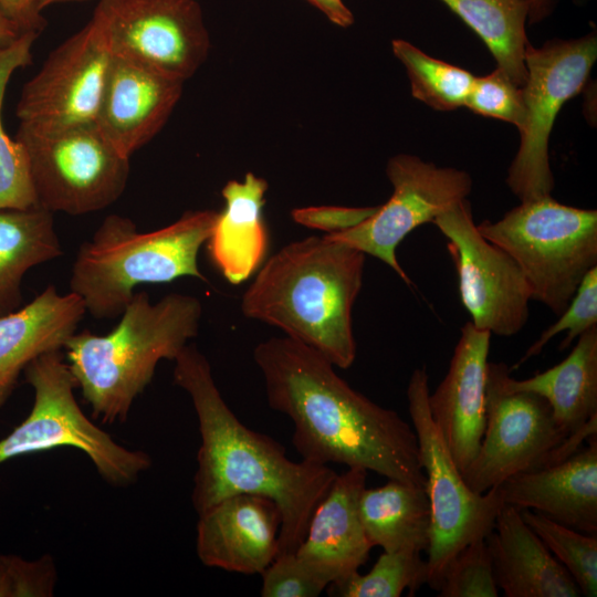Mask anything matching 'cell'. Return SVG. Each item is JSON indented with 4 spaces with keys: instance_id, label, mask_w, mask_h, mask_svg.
<instances>
[{
    "instance_id": "15",
    "label": "cell",
    "mask_w": 597,
    "mask_h": 597,
    "mask_svg": "<svg viewBox=\"0 0 597 597\" xmlns=\"http://www.w3.org/2000/svg\"><path fill=\"white\" fill-rule=\"evenodd\" d=\"M111 59L103 31L91 18L22 87L19 126L54 130L95 123Z\"/></svg>"
},
{
    "instance_id": "6",
    "label": "cell",
    "mask_w": 597,
    "mask_h": 597,
    "mask_svg": "<svg viewBox=\"0 0 597 597\" xmlns=\"http://www.w3.org/2000/svg\"><path fill=\"white\" fill-rule=\"evenodd\" d=\"M522 270L532 293L557 316L584 276L597 266V211L563 205L551 195L476 224Z\"/></svg>"
},
{
    "instance_id": "27",
    "label": "cell",
    "mask_w": 597,
    "mask_h": 597,
    "mask_svg": "<svg viewBox=\"0 0 597 597\" xmlns=\"http://www.w3.org/2000/svg\"><path fill=\"white\" fill-rule=\"evenodd\" d=\"M485 43L498 69L523 87L527 80V0H440Z\"/></svg>"
},
{
    "instance_id": "7",
    "label": "cell",
    "mask_w": 597,
    "mask_h": 597,
    "mask_svg": "<svg viewBox=\"0 0 597 597\" xmlns=\"http://www.w3.org/2000/svg\"><path fill=\"white\" fill-rule=\"evenodd\" d=\"M34 402L27 418L0 439V465L11 459L72 447L81 450L108 483L125 486L151 465L142 450L118 444L82 411L76 384L61 349L34 358L24 369Z\"/></svg>"
},
{
    "instance_id": "37",
    "label": "cell",
    "mask_w": 597,
    "mask_h": 597,
    "mask_svg": "<svg viewBox=\"0 0 597 597\" xmlns=\"http://www.w3.org/2000/svg\"><path fill=\"white\" fill-rule=\"evenodd\" d=\"M376 209L377 207H306L293 209L291 217L298 224L333 234L357 226L370 217Z\"/></svg>"
},
{
    "instance_id": "34",
    "label": "cell",
    "mask_w": 597,
    "mask_h": 597,
    "mask_svg": "<svg viewBox=\"0 0 597 597\" xmlns=\"http://www.w3.org/2000/svg\"><path fill=\"white\" fill-rule=\"evenodd\" d=\"M465 106L475 114L513 124L519 130L525 123L523 90L498 67L474 77Z\"/></svg>"
},
{
    "instance_id": "35",
    "label": "cell",
    "mask_w": 597,
    "mask_h": 597,
    "mask_svg": "<svg viewBox=\"0 0 597 597\" xmlns=\"http://www.w3.org/2000/svg\"><path fill=\"white\" fill-rule=\"evenodd\" d=\"M57 569L50 555L27 559L0 555V597H51Z\"/></svg>"
},
{
    "instance_id": "38",
    "label": "cell",
    "mask_w": 597,
    "mask_h": 597,
    "mask_svg": "<svg viewBox=\"0 0 597 597\" xmlns=\"http://www.w3.org/2000/svg\"><path fill=\"white\" fill-rule=\"evenodd\" d=\"M0 8L22 32L40 33L46 25L41 12L32 9L28 0H0Z\"/></svg>"
},
{
    "instance_id": "26",
    "label": "cell",
    "mask_w": 597,
    "mask_h": 597,
    "mask_svg": "<svg viewBox=\"0 0 597 597\" xmlns=\"http://www.w3.org/2000/svg\"><path fill=\"white\" fill-rule=\"evenodd\" d=\"M61 255L51 211L40 206L0 210V315L20 307L28 270Z\"/></svg>"
},
{
    "instance_id": "16",
    "label": "cell",
    "mask_w": 597,
    "mask_h": 597,
    "mask_svg": "<svg viewBox=\"0 0 597 597\" xmlns=\"http://www.w3.org/2000/svg\"><path fill=\"white\" fill-rule=\"evenodd\" d=\"M491 335L467 322L444 378L428 397L430 416L461 473L474 459L485 429Z\"/></svg>"
},
{
    "instance_id": "8",
    "label": "cell",
    "mask_w": 597,
    "mask_h": 597,
    "mask_svg": "<svg viewBox=\"0 0 597 597\" xmlns=\"http://www.w3.org/2000/svg\"><path fill=\"white\" fill-rule=\"evenodd\" d=\"M429 394L426 366L416 368L407 400L430 505L427 584L438 590L449 562L469 543L486 538L504 504L496 488L475 493L468 486L430 416Z\"/></svg>"
},
{
    "instance_id": "30",
    "label": "cell",
    "mask_w": 597,
    "mask_h": 597,
    "mask_svg": "<svg viewBox=\"0 0 597 597\" xmlns=\"http://www.w3.org/2000/svg\"><path fill=\"white\" fill-rule=\"evenodd\" d=\"M427 584V561L410 551L383 552L367 574L358 572L328 585L335 597H399L408 589L412 596Z\"/></svg>"
},
{
    "instance_id": "5",
    "label": "cell",
    "mask_w": 597,
    "mask_h": 597,
    "mask_svg": "<svg viewBox=\"0 0 597 597\" xmlns=\"http://www.w3.org/2000/svg\"><path fill=\"white\" fill-rule=\"evenodd\" d=\"M218 212H185L171 224L139 232L119 214L107 216L83 242L72 265L70 289L95 318L122 314L140 284L169 283L182 276L208 282L198 268Z\"/></svg>"
},
{
    "instance_id": "4",
    "label": "cell",
    "mask_w": 597,
    "mask_h": 597,
    "mask_svg": "<svg viewBox=\"0 0 597 597\" xmlns=\"http://www.w3.org/2000/svg\"><path fill=\"white\" fill-rule=\"evenodd\" d=\"M201 315L196 296L171 293L151 303L146 292H138L108 334L75 332L64 344V357L94 418L125 421L157 364L174 360L197 336Z\"/></svg>"
},
{
    "instance_id": "43",
    "label": "cell",
    "mask_w": 597,
    "mask_h": 597,
    "mask_svg": "<svg viewBox=\"0 0 597 597\" xmlns=\"http://www.w3.org/2000/svg\"><path fill=\"white\" fill-rule=\"evenodd\" d=\"M40 0H28V3L29 6L34 9L35 11L38 12H41L39 9H38V3H39Z\"/></svg>"
},
{
    "instance_id": "42",
    "label": "cell",
    "mask_w": 597,
    "mask_h": 597,
    "mask_svg": "<svg viewBox=\"0 0 597 597\" xmlns=\"http://www.w3.org/2000/svg\"><path fill=\"white\" fill-rule=\"evenodd\" d=\"M81 1H87V0H40L38 3V9L42 11L44 8L54 3L81 2Z\"/></svg>"
},
{
    "instance_id": "2",
    "label": "cell",
    "mask_w": 597,
    "mask_h": 597,
    "mask_svg": "<svg viewBox=\"0 0 597 597\" xmlns=\"http://www.w3.org/2000/svg\"><path fill=\"white\" fill-rule=\"evenodd\" d=\"M174 383L190 397L200 432L191 501L198 514L238 494L271 499L281 515L279 554L294 553L337 473L292 461L273 438L243 425L218 389L210 363L193 345L174 359Z\"/></svg>"
},
{
    "instance_id": "13",
    "label": "cell",
    "mask_w": 597,
    "mask_h": 597,
    "mask_svg": "<svg viewBox=\"0 0 597 597\" xmlns=\"http://www.w3.org/2000/svg\"><path fill=\"white\" fill-rule=\"evenodd\" d=\"M432 223L448 240L470 322L498 336L517 334L528 320L531 289L516 262L479 232L468 198Z\"/></svg>"
},
{
    "instance_id": "33",
    "label": "cell",
    "mask_w": 597,
    "mask_h": 597,
    "mask_svg": "<svg viewBox=\"0 0 597 597\" xmlns=\"http://www.w3.org/2000/svg\"><path fill=\"white\" fill-rule=\"evenodd\" d=\"M558 316V320L543 331L527 348L513 369L540 355L545 345L556 335L566 333L559 345V350H563L583 333L597 325V266L584 276L567 307Z\"/></svg>"
},
{
    "instance_id": "24",
    "label": "cell",
    "mask_w": 597,
    "mask_h": 597,
    "mask_svg": "<svg viewBox=\"0 0 597 597\" xmlns=\"http://www.w3.org/2000/svg\"><path fill=\"white\" fill-rule=\"evenodd\" d=\"M510 374V368L503 374L504 387L543 397L568 437L597 432V325L583 333L568 356L555 366L526 379Z\"/></svg>"
},
{
    "instance_id": "23",
    "label": "cell",
    "mask_w": 597,
    "mask_h": 597,
    "mask_svg": "<svg viewBox=\"0 0 597 597\" xmlns=\"http://www.w3.org/2000/svg\"><path fill=\"white\" fill-rule=\"evenodd\" d=\"M268 188L264 178L248 172L242 181L230 180L221 190L224 208L206 243L212 264L232 285L250 279L264 262L269 249L263 218Z\"/></svg>"
},
{
    "instance_id": "20",
    "label": "cell",
    "mask_w": 597,
    "mask_h": 597,
    "mask_svg": "<svg viewBox=\"0 0 597 597\" xmlns=\"http://www.w3.org/2000/svg\"><path fill=\"white\" fill-rule=\"evenodd\" d=\"M496 489L503 504L597 535V434L570 457L513 475Z\"/></svg>"
},
{
    "instance_id": "11",
    "label": "cell",
    "mask_w": 597,
    "mask_h": 597,
    "mask_svg": "<svg viewBox=\"0 0 597 597\" xmlns=\"http://www.w3.org/2000/svg\"><path fill=\"white\" fill-rule=\"evenodd\" d=\"M597 57L595 32L572 40L555 39L525 48L527 80L522 87L525 123L506 184L521 200L551 195L554 177L548 140L562 106L584 87Z\"/></svg>"
},
{
    "instance_id": "25",
    "label": "cell",
    "mask_w": 597,
    "mask_h": 597,
    "mask_svg": "<svg viewBox=\"0 0 597 597\" xmlns=\"http://www.w3.org/2000/svg\"><path fill=\"white\" fill-rule=\"evenodd\" d=\"M359 516L370 544L385 552H427L430 505L426 486L389 480L360 493Z\"/></svg>"
},
{
    "instance_id": "14",
    "label": "cell",
    "mask_w": 597,
    "mask_h": 597,
    "mask_svg": "<svg viewBox=\"0 0 597 597\" xmlns=\"http://www.w3.org/2000/svg\"><path fill=\"white\" fill-rule=\"evenodd\" d=\"M386 174L394 188L388 201L357 226L325 235L383 261L410 285L397 259L398 245L412 230L467 199L472 179L464 170L438 167L406 154L391 157Z\"/></svg>"
},
{
    "instance_id": "12",
    "label": "cell",
    "mask_w": 597,
    "mask_h": 597,
    "mask_svg": "<svg viewBox=\"0 0 597 597\" xmlns=\"http://www.w3.org/2000/svg\"><path fill=\"white\" fill-rule=\"evenodd\" d=\"M92 19L113 56L181 82L208 57L210 36L196 0H100Z\"/></svg>"
},
{
    "instance_id": "31",
    "label": "cell",
    "mask_w": 597,
    "mask_h": 597,
    "mask_svg": "<svg viewBox=\"0 0 597 597\" xmlns=\"http://www.w3.org/2000/svg\"><path fill=\"white\" fill-rule=\"evenodd\" d=\"M520 512L526 524L568 572L580 594L596 597L597 535L574 530L532 510L522 509Z\"/></svg>"
},
{
    "instance_id": "3",
    "label": "cell",
    "mask_w": 597,
    "mask_h": 597,
    "mask_svg": "<svg viewBox=\"0 0 597 597\" xmlns=\"http://www.w3.org/2000/svg\"><path fill=\"white\" fill-rule=\"evenodd\" d=\"M365 260L363 252L326 235L291 242L259 269L241 311L347 369L356 358L353 307Z\"/></svg>"
},
{
    "instance_id": "40",
    "label": "cell",
    "mask_w": 597,
    "mask_h": 597,
    "mask_svg": "<svg viewBox=\"0 0 597 597\" xmlns=\"http://www.w3.org/2000/svg\"><path fill=\"white\" fill-rule=\"evenodd\" d=\"M527 19L531 23H537L545 19L553 11L556 0H527Z\"/></svg>"
},
{
    "instance_id": "19",
    "label": "cell",
    "mask_w": 597,
    "mask_h": 597,
    "mask_svg": "<svg viewBox=\"0 0 597 597\" xmlns=\"http://www.w3.org/2000/svg\"><path fill=\"white\" fill-rule=\"evenodd\" d=\"M366 476L367 471L360 468L337 474L294 552L300 563L326 586L358 572L373 548L358 509Z\"/></svg>"
},
{
    "instance_id": "22",
    "label": "cell",
    "mask_w": 597,
    "mask_h": 597,
    "mask_svg": "<svg viewBox=\"0 0 597 597\" xmlns=\"http://www.w3.org/2000/svg\"><path fill=\"white\" fill-rule=\"evenodd\" d=\"M495 583L506 597H578L568 572L523 520L504 504L486 536Z\"/></svg>"
},
{
    "instance_id": "28",
    "label": "cell",
    "mask_w": 597,
    "mask_h": 597,
    "mask_svg": "<svg viewBox=\"0 0 597 597\" xmlns=\"http://www.w3.org/2000/svg\"><path fill=\"white\" fill-rule=\"evenodd\" d=\"M39 33L22 32L13 42L0 45V210L38 206L22 145L6 132L2 107L13 73L32 62V48Z\"/></svg>"
},
{
    "instance_id": "29",
    "label": "cell",
    "mask_w": 597,
    "mask_h": 597,
    "mask_svg": "<svg viewBox=\"0 0 597 597\" xmlns=\"http://www.w3.org/2000/svg\"><path fill=\"white\" fill-rule=\"evenodd\" d=\"M391 45L407 71L415 98L437 111L465 106L475 77L472 73L432 57L405 40H394Z\"/></svg>"
},
{
    "instance_id": "36",
    "label": "cell",
    "mask_w": 597,
    "mask_h": 597,
    "mask_svg": "<svg viewBox=\"0 0 597 597\" xmlns=\"http://www.w3.org/2000/svg\"><path fill=\"white\" fill-rule=\"evenodd\" d=\"M262 575V597H317L327 587L294 553L277 555Z\"/></svg>"
},
{
    "instance_id": "17",
    "label": "cell",
    "mask_w": 597,
    "mask_h": 597,
    "mask_svg": "<svg viewBox=\"0 0 597 597\" xmlns=\"http://www.w3.org/2000/svg\"><path fill=\"white\" fill-rule=\"evenodd\" d=\"M182 86L179 80L112 55L95 124L111 145L129 158L164 127Z\"/></svg>"
},
{
    "instance_id": "21",
    "label": "cell",
    "mask_w": 597,
    "mask_h": 597,
    "mask_svg": "<svg viewBox=\"0 0 597 597\" xmlns=\"http://www.w3.org/2000/svg\"><path fill=\"white\" fill-rule=\"evenodd\" d=\"M86 313L82 300L46 286L32 302L0 315V408L19 376L38 356L63 349Z\"/></svg>"
},
{
    "instance_id": "18",
    "label": "cell",
    "mask_w": 597,
    "mask_h": 597,
    "mask_svg": "<svg viewBox=\"0 0 597 597\" xmlns=\"http://www.w3.org/2000/svg\"><path fill=\"white\" fill-rule=\"evenodd\" d=\"M198 515L196 551L208 567L261 575L279 554L281 515L269 498L238 494Z\"/></svg>"
},
{
    "instance_id": "32",
    "label": "cell",
    "mask_w": 597,
    "mask_h": 597,
    "mask_svg": "<svg viewBox=\"0 0 597 597\" xmlns=\"http://www.w3.org/2000/svg\"><path fill=\"white\" fill-rule=\"evenodd\" d=\"M441 597H498L492 557L485 538L462 547L449 562L437 590Z\"/></svg>"
},
{
    "instance_id": "1",
    "label": "cell",
    "mask_w": 597,
    "mask_h": 597,
    "mask_svg": "<svg viewBox=\"0 0 597 597\" xmlns=\"http://www.w3.org/2000/svg\"><path fill=\"white\" fill-rule=\"evenodd\" d=\"M253 358L270 408L293 422L292 443L302 460L426 486L413 428L350 387L321 353L283 336L259 343Z\"/></svg>"
},
{
    "instance_id": "10",
    "label": "cell",
    "mask_w": 597,
    "mask_h": 597,
    "mask_svg": "<svg viewBox=\"0 0 597 597\" xmlns=\"http://www.w3.org/2000/svg\"><path fill=\"white\" fill-rule=\"evenodd\" d=\"M507 368L504 363L488 364L485 429L474 459L462 472L475 493L496 488L519 473L557 463L578 450L543 397L504 387Z\"/></svg>"
},
{
    "instance_id": "9",
    "label": "cell",
    "mask_w": 597,
    "mask_h": 597,
    "mask_svg": "<svg viewBox=\"0 0 597 597\" xmlns=\"http://www.w3.org/2000/svg\"><path fill=\"white\" fill-rule=\"evenodd\" d=\"M38 206L72 216L103 210L124 192L129 158L117 151L95 123L54 130L18 127Z\"/></svg>"
},
{
    "instance_id": "41",
    "label": "cell",
    "mask_w": 597,
    "mask_h": 597,
    "mask_svg": "<svg viewBox=\"0 0 597 597\" xmlns=\"http://www.w3.org/2000/svg\"><path fill=\"white\" fill-rule=\"evenodd\" d=\"M21 33V29L0 8V45L13 42Z\"/></svg>"
},
{
    "instance_id": "39",
    "label": "cell",
    "mask_w": 597,
    "mask_h": 597,
    "mask_svg": "<svg viewBox=\"0 0 597 597\" xmlns=\"http://www.w3.org/2000/svg\"><path fill=\"white\" fill-rule=\"evenodd\" d=\"M332 23L346 28L354 23V15L343 0H307Z\"/></svg>"
}]
</instances>
